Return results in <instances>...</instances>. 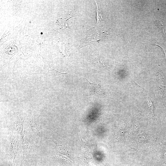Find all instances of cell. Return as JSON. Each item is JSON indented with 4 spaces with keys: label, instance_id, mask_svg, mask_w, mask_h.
I'll return each mask as SVG.
<instances>
[{
    "label": "cell",
    "instance_id": "obj_1",
    "mask_svg": "<svg viewBox=\"0 0 166 166\" xmlns=\"http://www.w3.org/2000/svg\"><path fill=\"white\" fill-rule=\"evenodd\" d=\"M45 139H50L53 141L55 144V149L63 154H68L66 141L61 138L57 133L56 129L52 131L50 129H44Z\"/></svg>",
    "mask_w": 166,
    "mask_h": 166
},
{
    "label": "cell",
    "instance_id": "obj_2",
    "mask_svg": "<svg viewBox=\"0 0 166 166\" xmlns=\"http://www.w3.org/2000/svg\"><path fill=\"white\" fill-rule=\"evenodd\" d=\"M25 128V131L30 135L31 137L38 140L42 137L44 129L41 127L38 120L33 117L27 119Z\"/></svg>",
    "mask_w": 166,
    "mask_h": 166
},
{
    "label": "cell",
    "instance_id": "obj_3",
    "mask_svg": "<svg viewBox=\"0 0 166 166\" xmlns=\"http://www.w3.org/2000/svg\"><path fill=\"white\" fill-rule=\"evenodd\" d=\"M24 119L21 116H17L11 122L10 127L13 131H16L19 134L22 139V144L24 142V133H23Z\"/></svg>",
    "mask_w": 166,
    "mask_h": 166
},
{
    "label": "cell",
    "instance_id": "obj_4",
    "mask_svg": "<svg viewBox=\"0 0 166 166\" xmlns=\"http://www.w3.org/2000/svg\"><path fill=\"white\" fill-rule=\"evenodd\" d=\"M53 156L56 166H72L70 160L65 157L56 152Z\"/></svg>",
    "mask_w": 166,
    "mask_h": 166
},
{
    "label": "cell",
    "instance_id": "obj_5",
    "mask_svg": "<svg viewBox=\"0 0 166 166\" xmlns=\"http://www.w3.org/2000/svg\"><path fill=\"white\" fill-rule=\"evenodd\" d=\"M89 84V93L93 95H102L103 91L101 86L98 83H91L89 82L86 78Z\"/></svg>",
    "mask_w": 166,
    "mask_h": 166
},
{
    "label": "cell",
    "instance_id": "obj_6",
    "mask_svg": "<svg viewBox=\"0 0 166 166\" xmlns=\"http://www.w3.org/2000/svg\"><path fill=\"white\" fill-rule=\"evenodd\" d=\"M97 7V23L98 22L99 20H101V15L100 13V9L99 8V7L97 5V4L96 3Z\"/></svg>",
    "mask_w": 166,
    "mask_h": 166
},
{
    "label": "cell",
    "instance_id": "obj_7",
    "mask_svg": "<svg viewBox=\"0 0 166 166\" xmlns=\"http://www.w3.org/2000/svg\"></svg>",
    "mask_w": 166,
    "mask_h": 166
}]
</instances>
